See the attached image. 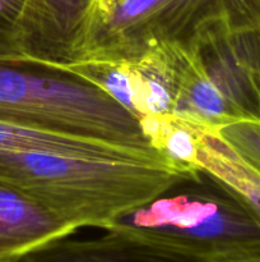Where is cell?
<instances>
[{
	"mask_svg": "<svg viewBox=\"0 0 260 262\" xmlns=\"http://www.w3.org/2000/svg\"><path fill=\"white\" fill-rule=\"evenodd\" d=\"M183 176L155 159L0 152V182L32 197L76 230L107 229L117 217L152 201Z\"/></svg>",
	"mask_w": 260,
	"mask_h": 262,
	"instance_id": "cell-1",
	"label": "cell"
},
{
	"mask_svg": "<svg viewBox=\"0 0 260 262\" xmlns=\"http://www.w3.org/2000/svg\"><path fill=\"white\" fill-rule=\"evenodd\" d=\"M107 229L204 262L260 255L259 223L222 182L203 169L180 177L163 193L117 217Z\"/></svg>",
	"mask_w": 260,
	"mask_h": 262,
	"instance_id": "cell-2",
	"label": "cell"
},
{
	"mask_svg": "<svg viewBox=\"0 0 260 262\" xmlns=\"http://www.w3.org/2000/svg\"><path fill=\"white\" fill-rule=\"evenodd\" d=\"M260 30V0H93L70 60H125L161 43L191 45L206 31Z\"/></svg>",
	"mask_w": 260,
	"mask_h": 262,
	"instance_id": "cell-3",
	"label": "cell"
},
{
	"mask_svg": "<svg viewBox=\"0 0 260 262\" xmlns=\"http://www.w3.org/2000/svg\"><path fill=\"white\" fill-rule=\"evenodd\" d=\"M0 122L86 136L160 155L137 118L103 90L24 60L0 58Z\"/></svg>",
	"mask_w": 260,
	"mask_h": 262,
	"instance_id": "cell-4",
	"label": "cell"
},
{
	"mask_svg": "<svg viewBox=\"0 0 260 262\" xmlns=\"http://www.w3.org/2000/svg\"><path fill=\"white\" fill-rule=\"evenodd\" d=\"M173 115L208 129L260 120V30L218 26L184 46Z\"/></svg>",
	"mask_w": 260,
	"mask_h": 262,
	"instance_id": "cell-5",
	"label": "cell"
},
{
	"mask_svg": "<svg viewBox=\"0 0 260 262\" xmlns=\"http://www.w3.org/2000/svg\"><path fill=\"white\" fill-rule=\"evenodd\" d=\"M183 46L161 43L134 59L74 60L50 67L103 90L140 124L149 118L175 113Z\"/></svg>",
	"mask_w": 260,
	"mask_h": 262,
	"instance_id": "cell-6",
	"label": "cell"
},
{
	"mask_svg": "<svg viewBox=\"0 0 260 262\" xmlns=\"http://www.w3.org/2000/svg\"><path fill=\"white\" fill-rule=\"evenodd\" d=\"M93 0H24L17 43L28 63L50 67L70 60L76 32Z\"/></svg>",
	"mask_w": 260,
	"mask_h": 262,
	"instance_id": "cell-7",
	"label": "cell"
},
{
	"mask_svg": "<svg viewBox=\"0 0 260 262\" xmlns=\"http://www.w3.org/2000/svg\"><path fill=\"white\" fill-rule=\"evenodd\" d=\"M70 235L45 243L17 262H204L114 229L91 239Z\"/></svg>",
	"mask_w": 260,
	"mask_h": 262,
	"instance_id": "cell-8",
	"label": "cell"
},
{
	"mask_svg": "<svg viewBox=\"0 0 260 262\" xmlns=\"http://www.w3.org/2000/svg\"><path fill=\"white\" fill-rule=\"evenodd\" d=\"M75 228L19 189L0 182V261H17L30 251Z\"/></svg>",
	"mask_w": 260,
	"mask_h": 262,
	"instance_id": "cell-9",
	"label": "cell"
},
{
	"mask_svg": "<svg viewBox=\"0 0 260 262\" xmlns=\"http://www.w3.org/2000/svg\"><path fill=\"white\" fill-rule=\"evenodd\" d=\"M0 152H43L91 159H157L154 154L103 140L0 122Z\"/></svg>",
	"mask_w": 260,
	"mask_h": 262,
	"instance_id": "cell-10",
	"label": "cell"
},
{
	"mask_svg": "<svg viewBox=\"0 0 260 262\" xmlns=\"http://www.w3.org/2000/svg\"><path fill=\"white\" fill-rule=\"evenodd\" d=\"M198 165L224 184L260 225V176L213 129L199 136Z\"/></svg>",
	"mask_w": 260,
	"mask_h": 262,
	"instance_id": "cell-11",
	"label": "cell"
},
{
	"mask_svg": "<svg viewBox=\"0 0 260 262\" xmlns=\"http://www.w3.org/2000/svg\"><path fill=\"white\" fill-rule=\"evenodd\" d=\"M150 147L157 151L180 173H195L198 165V142L205 127L176 115H162L140 122Z\"/></svg>",
	"mask_w": 260,
	"mask_h": 262,
	"instance_id": "cell-12",
	"label": "cell"
},
{
	"mask_svg": "<svg viewBox=\"0 0 260 262\" xmlns=\"http://www.w3.org/2000/svg\"><path fill=\"white\" fill-rule=\"evenodd\" d=\"M213 130L260 176V120H237Z\"/></svg>",
	"mask_w": 260,
	"mask_h": 262,
	"instance_id": "cell-13",
	"label": "cell"
},
{
	"mask_svg": "<svg viewBox=\"0 0 260 262\" xmlns=\"http://www.w3.org/2000/svg\"><path fill=\"white\" fill-rule=\"evenodd\" d=\"M23 4L24 0H0V58L24 60L17 43Z\"/></svg>",
	"mask_w": 260,
	"mask_h": 262,
	"instance_id": "cell-14",
	"label": "cell"
},
{
	"mask_svg": "<svg viewBox=\"0 0 260 262\" xmlns=\"http://www.w3.org/2000/svg\"><path fill=\"white\" fill-rule=\"evenodd\" d=\"M229 262H260V255L251 256V257H246V258H241V260L229 261Z\"/></svg>",
	"mask_w": 260,
	"mask_h": 262,
	"instance_id": "cell-15",
	"label": "cell"
},
{
	"mask_svg": "<svg viewBox=\"0 0 260 262\" xmlns=\"http://www.w3.org/2000/svg\"><path fill=\"white\" fill-rule=\"evenodd\" d=\"M0 262H17V261H0Z\"/></svg>",
	"mask_w": 260,
	"mask_h": 262,
	"instance_id": "cell-16",
	"label": "cell"
}]
</instances>
